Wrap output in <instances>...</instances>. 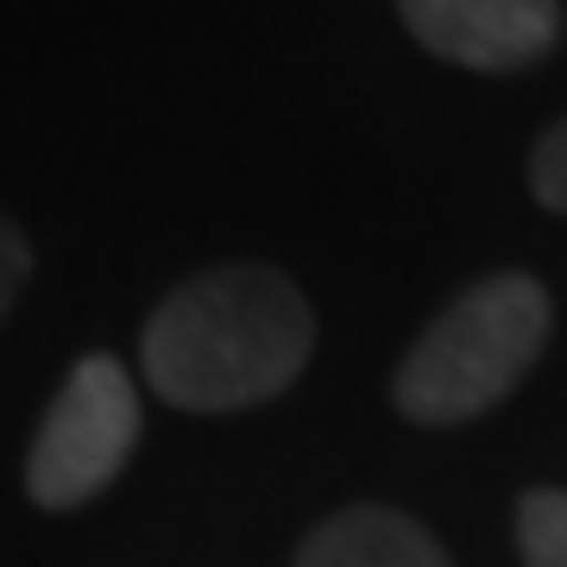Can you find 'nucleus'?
I'll list each match as a JSON object with an SVG mask.
<instances>
[{
    "mask_svg": "<svg viewBox=\"0 0 567 567\" xmlns=\"http://www.w3.org/2000/svg\"><path fill=\"white\" fill-rule=\"evenodd\" d=\"M316 353V309L278 265L234 259L183 278L140 334L145 379L164 404L227 416L278 398Z\"/></svg>",
    "mask_w": 567,
    "mask_h": 567,
    "instance_id": "nucleus-1",
    "label": "nucleus"
},
{
    "mask_svg": "<svg viewBox=\"0 0 567 567\" xmlns=\"http://www.w3.org/2000/svg\"><path fill=\"white\" fill-rule=\"evenodd\" d=\"M555 297L529 271H498L461 290L435 322L410 341L391 379V404L423 429H454L505 404L543 360Z\"/></svg>",
    "mask_w": 567,
    "mask_h": 567,
    "instance_id": "nucleus-2",
    "label": "nucleus"
},
{
    "mask_svg": "<svg viewBox=\"0 0 567 567\" xmlns=\"http://www.w3.org/2000/svg\"><path fill=\"white\" fill-rule=\"evenodd\" d=\"M140 447V385L114 353H82L44 404L25 447V498L39 511H82L102 498Z\"/></svg>",
    "mask_w": 567,
    "mask_h": 567,
    "instance_id": "nucleus-3",
    "label": "nucleus"
},
{
    "mask_svg": "<svg viewBox=\"0 0 567 567\" xmlns=\"http://www.w3.org/2000/svg\"><path fill=\"white\" fill-rule=\"evenodd\" d=\"M398 20L429 58L511 76L561 44V0H398Z\"/></svg>",
    "mask_w": 567,
    "mask_h": 567,
    "instance_id": "nucleus-4",
    "label": "nucleus"
},
{
    "mask_svg": "<svg viewBox=\"0 0 567 567\" xmlns=\"http://www.w3.org/2000/svg\"><path fill=\"white\" fill-rule=\"evenodd\" d=\"M290 567H454L416 517L391 505H347L303 536Z\"/></svg>",
    "mask_w": 567,
    "mask_h": 567,
    "instance_id": "nucleus-5",
    "label": "nucleus"
},
{
    "mask_svg": "<svg viewBox=\"0 0 567 567\" xmlns=\"http://www.w3.org/2000/svg\"><path fill=\"white\" fill-rule=\"evenodd\" d=\"M517 555L524 567H567V492L536 486L517 498Z\"/></svg>",
    "mask_w": 567,
    "mask_h": 567,
    "instance_id": "nucleus-6",
    "label": "nucleus"
},
{
    "mask_svg": "<svg viewBox=\"0 0 567 567\" xmlns=\"http://www.w3.org/2000/svg\"><path fill=\"white\" fill-rule=\"evenodd\" d=\"M529 196L548 208V215H567V114L548 126L536 152H529Z\"/></svg>",
    "mask_w": 567,
    "mask_h": 567,
    "instance_id": "nucleus-7",
    "label": "nucleus"
},
{
    "mask_svg": "<svg viewBox=\"0 0 567 567\" xmlns=\"http://www.w3.org/2000/svg\"><path fill=\"white\" fill-rule=\"evenodd\" d=\"M25 278H32V240H25L20 221H7V215H0V322L13 316Z\"/></svg>",
    "mask_w": 567,
    "mask_h": 567,
    "instance_id": "nucleus-8",
    "label": "nucleus"
}]
</instances>
